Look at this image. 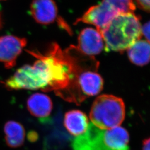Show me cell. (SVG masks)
Listing matches in <instances>:
<instances>
[{
    "instance_id": "1",
    "label": "cell",
    "mask_w": 150,
    "mask_h": 150,
    "mask_svg": "<svg viewBox=\"0 0 150 150\" xmlns=\"http://www.w3.org/2000/svg\"><path fill=\"white\" fill-rule=\"evenodd\" d=\"M37 60L32 65L26 64L16 71L6 81L5 85L12 90H43L52 91L56 79V66L54 56L50 52L46 54L32 52Z\"/></svg>"
},
{
    "instance_id": "2",
    "label": "cell",
    "mask_w": 150,
    "mask_h": 150,
    "mask_svg": "<svg viewBox=\"0 0 150 150\" xmlns=\"http://www.w3.org/2000/svg\"><path fill=\"white\" fill-rule=\"evenodd\" d=\"M139 17L134 12L115 17L100 32L107 51H122L130 47L142 36Z\"/></svg>"
},
{
    "instance_id": "3",
    "label": "cell",
    "mask_w": 150,
    "mask_h": 150,
    "mask_svg": "<svg viewBox=\"0 0 150 150\" xmlns=\"http://www.w3.org/2000/svg\"><path fill=\"white\" fill-rule=\"evenodd\" d=\"M129 134L121 127L100 129L89 123L86 132L76 137L72 142L73 150H128Z\"/></svg>"
},
{
    "instance_id": "4",
    "label": "cell",
    "mask_w": 150,
    "mask_h": 150,
    "mask_svg": "<svg viewBox=\"0 0 150 150\" xmlns=\"http://www.w3.org/2000/svg\"><path fill=\"white\" fill-rule=\"evenodd\" d=\"M125 116V107L122 100L107 95L97 98L90 114L92 123L103 129L118 127L123 122Z\"/></svg>"
},
{
    "instance_id": "5",
    "label": "cell",
    "mask_w": 150,
    "mask_h": 150,
    "mask_svg": "<svg viewBox=\"0 0 150 150\" xmlns=\"http://www.w3.org/2000/svg\"><path fill=\"white\" fill-rule=\"evenodd\" d=\"M135 8L134 0H102L98 5L91 7L76 23L93 25L100 32L115 17L134 12Z\"/></svg>"
},
{
    "instance_id": "6",
    "label": "cell",
    "mask_w": 150,
    "mask_h": 150,
    "mask_svg": "<svg viewBox=\"0 0 150 150\" xmlns=\"http://www.w3.org/2000/svg\"><path fill=\"white\" fill-rule=\"evenodd\" d=\"M26 44L27 40L24 38L13 35L0 37V62L8 69L14 67Z\"/></svg>"
},
{
    "instance_id": "7",
    "label": "cell",
    "mask_w": 150,
    "mask_h": 150,
    "mask_svg": "<svg viewBox=\"0 0 150 150\" xmlns=\"http://www.w3.org/2000/svg\"><path fill=\"white\" fill-rule=\"evenodd\" d=\"M93 70H85L77 75L76 81V90L79 101L86 96L98 94L102 90L103 81L101 76Z\"/></svg>"
},
{
    "instance_id": "8",
    "label": "cell",
    "mask_w": 150,
    "mask_h": 150,
    "mask_svg": "<svg viewBox=\"0 0 150 150\" xmlns=\"http://www.w3.org/2000/svg\"><path fill=\"white\" fill-rule=\"evenodd\" d=\"M104 47L101 33L91 27L83 29L78 38V45L76 47L81 53L87 56L100 54Z\"/></svg>"
},
{
    "instance_id": "9",
    "label": "cell",
    "mask_w": 150,
    "mask_h": 150,
    "mask_svg": "<svg viewBox=\"0 0 150 150\" xmlns=\"http://www.w3.org/2000/svg\"><path fill=\"white\" fill-rule=\"evenodd\" d=\"M27 108L33 116L38 118L42 123H44L50 120L53 104L51 99L47 95L41 93H35L28 98Z\"/></svg>"
},
{
    "instance_id": "10",
    "label": "cell",
    "mask_w": 150,
    "mask_h": 150,
    "mask_svg": "<svg viewBox=\"0 0 150 150\" xmlns=\"http://www.w3.org/2000/svg\"><path fill=\"white\" fill-rule=\"evenodd\" d=\"M30 12L38 23L47 25L53 23L57 17V7L54 0H33Z\"/></svg>"
},
{
    "instance_id": "11",
    "label": "cell",
    "mask_w": 150,
    "mask_h": 150,
    "mask_svg": "<svg viewBox=\"0 0 150 150\" xmlns=\"http://www.w3.org/2000/svg\"><path fill=\"white\" fill-rule=\"evenodd\" d=\"M64 125L70 134L76 137L86 132L89 123L87 117L84 113L74 110L66 113Z\"/></svg>"
},
{
    "instance_id": "12",
    "label": "cell",
    "mask_w": 150,
    "mask_h": 150,
    "mask_svg": "<svg viewBox=\"0 0 150 150\" xmlns=\"http://www.w3.org/2000/svg\"><path fill=\"white\" fill-rule=\"evenodd\" d=\"M6 145L16 149L23 144L25 138V129L21 124L15 121H9L4 128Z\"/></svg>"
},
{
    "instance_id": "13",
    "label": "cell",
    "mask_w": 150,
    "mask_h": 150,
    "mask_svg": "<svg viewBox=\"0 0 150 150\" xmlns=\"http://www.w3.org/2000/svg\"><path fill=\"white\" fill-rule=\"evenodd\" d=\"M129 59L134 64L144 66L150 61V42L138 40L128 49Z\"/></svg>"
},
{
    "instance_id": "14",
    "label": "cell",
    "mask_w": 150,
    "mask_h": 150,
    "mask_svg": "<svg viewBox=\"0 0 150 150\" xmlns=\"http://www.w3.org/2000/svg\"><path fill=\"white\" fill-rule=\"evenodd\" d=\"M139 8L150 13V0H135Z\"/></svg>"
},
{
    "instance_id": "15",
    "label": "cell",
    "mask_w": 150,
    "mask_h": 150,
    "mask_svg": "<svg viewBox=\"0 0 150 150\" xmlns=\"http://www.w3.org/2000/svg\"><path fill=\"white\" fill-rule=\"evenodd\" d=\"M142 34L145 36L147 41L150 42V21L146 23L145 25L141 27Z\"/></svg>"
},
{
    "instance_id": "16",
    "label": "cell",
    "mask_w": 150,
    "mask_h": 150,
    "mask_svg": "<svg viewBox=\"0 0 150 150\" xmlns=\"http://www.w3.org/2000/svg\"><path fill=\"white\" fill-rule=\"evenodd\" d=\"M142 150H150V137L144 141Z\"/></svg>"
},
{
    "instance_id": "17",
    "label": "cell",
    "mask_w": 150,
    "mask_h": 150,
    "mask_svg": "<svg viewBox=\"0 0 150 150\" xmlns=\"http://www.w3.org/2000/svg\"><path fill=\"white\" fill-rule=\"evenodd\" d=\"M1 25H2V21H1V18L0 16V27H1Z\"/></svg>"
},
{
    "instance_id": "18",
    "label": "cell",
    "mask_w": 150,
    "mask_h": 150,
    "mask_svg": "<svg viewBox=\"0 0 150 150\" xmlns=\"http://www.w3.org/2000/svg\"><path fill=\"white\" fill-rule=\"evenodd\" d=\"M4 1V0H0V1Z\"/></svg>"
}]
</instances>
